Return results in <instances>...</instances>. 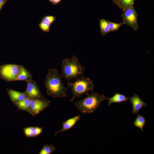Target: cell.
<instances>
[{
  "label": "cell",
  "mask_w": 154,
  "mask_h": 154,
  "mask_svg": "<svg viewBox=\"0 0 154 154\" xmlns=\"http://www.w3.org/2000/svg\"><path fill=\"white\" fill-rule=\"evenodd\" d=\"M60 74L56 68L49 69L44 84L47 94L54 98H63L67 95V89L62 83Z\"/></svg>",
  "instance_id": "1"
},
{
  "label": "cell",
  "mask_w": 154,
  "mask_h": 154,
  "mask_svg": "<svg viewBox=\"0 0 154 154\" xmlns=\"http://www.w3.org/2000/svg\"><path fill=\"white\" fill-rule=\"evenodd\" d=\"M61 68V76L66 80L75 79L84 75L85 70L78 58L74 55L63 59Z\"/></svg>",
  "instance_id": "2"
},
{
  "label": "cell",
  "mask_w": 154,
  "mask_h": 154,
  "mask_svg": "<svg viewBox=\"0 0 154 154\" xmlns=\"http://www.w3.org/2000/svg\"><path fill=\"white\" fill-rule=\"evenodd\" d=\"M86 94V96L76 102L74 104L76 108L83 114L94 112L100 106L101 103L106 99L105 96L96 92Z\"/></svg>",
  "instance_id": "3"
},
{
  "label": "cell",
  "mask_w": 154,
  "mask_h": 154,
  "mask_svg": "<svg viewBox=\"0 0 154 154\" xmlns=\"http://www.w3.org/2000/svg\"><path fill=\"white\" fill-rule=\"evenodd\" d=\"M67 85L71 89L72 95L70 100V102L81 97L85 93L93 92L94 86L92 80L84 75L76 78L73 82L68 81Z\"/></svg>",
  "instance_id": "4"
},
{
  "label": "cell",
  "mask_w": 154,
  "mask_h": 154,
  "mask_svg": "<svg viewBox=\"0 0 154 154\" xmlns=\"http://www.w3.org/2000/svg\"><path fill=\"white\" fill-rule=\"evenodd\" d=\"M122 10L121 16L124 24L129 26L134 31H137L139 28L138 14L133 5L127 6Z\"/></svg>",
  "instance_id": "5"
},
{
  "label": "cell",
  "mask_w": 154,
  "mask_h": 154,
  "mask_svg": "<svg viewBox=\"0 0 154 154\" xmlns=\"http://www.w3.org/2000/svg\"><path fill=\"white\" fill-rule=\"evenodd\" d=\"M20 69V65L4 64L0 66V77L7 81L15 80Z\"/></svg>",
  "instance_id": "6"
},
{
  "label": "cell",
  "mask_w": 154,
  "mask_h": 154,
  "mask_svg": "<svg viewBox=\"0 0 154 154\" xmlns=\"http://www.w3.org/2000/svg\"><path fill=\"white\" fill-rule=\"evenodd\" d=\"M50 103L46 99L31 98L28 112L33 116H37L47 108Z\"/></svg>",
  "instance_id": "7"
},
{
  "label": "cell",
  "mask_w": 154,
  "mask_h": 154,
  "mask_svg": "<svg viewBox=\"0 0 154 154\" xmlns=\"http://www.w3.org/2000/svg\"><path fill=\"white\" fill-rule=\"evenodd\" d=\"M27 87L25 92L31 98L46 99L41 93L36 82L33 80L26 81Z\"/></svg>",
  "instance_id": "8"
},
{
  "label": "cell",
  "mask_w": 154,
  "mask_h": 154,
  "mask_svg": "<svg viewBox=\"0 0 154 154\" xmlns=\"http://www.w3.org/2000/svg\"><path fill=\"white\" fill-rule=\"evenodd\" d=\"M81 116L78 115L69 118L62 123V126L59 130L56 131L54 136L58 134L64 132L72 128L80 119Z\"/></svg>",
  "instance_id": "9"
},
{
  "label": "cell",
  "mask_w": 154,
  "mask_h": 154,
  "mask_svg": "<svg viewBox=\"0 0 154 154\" xmlns=\"http://www.w3.org/2000/svg\"><path fill=\"white\" fill-rule=\"evenodd\" d=\"M129 100L133 108L132 113L133 114H138L139 111L143 107H145L147 104L141 100L137 94L135 93L129 98Z\"/></svg>",
  "instance_id": "10"
},
{
  "label": "cell",
  "mask_w": 154,
  "mask_h": 154,
  "mask_svg": "<svg viewBox=\"0 0 154 154\" xmlns=\"http://www.w3.org/2000/svg\"><path fill=\"white\" fill-rule=\"evenodd\" d=\"M6 90L11 100L14 103L21 101L28 97L25 92H19L12 89Z\"/></svg>",
  "instance_id": "11"
},
{
  "label": "cell",
  "mask_w": 154,
  "mask_h": 154,
  "mask_svg": "<svg viewBox=\"0 0 154 154\" xmlns=\"http://www.w3.org/2000/svg\"><path fill=\"white\" fill-rule=\"evenodd\" d=\"M31 80V73L23 66L20 65V71L15 80H25L26 82Z\"/></svg>",
  "instance_id": "12"
},
{
  "label": "cell",
  "mask_w": 154,
  "mask_h": 154,
  "mask_svg": "<svg viewBox=\"0 0 154 154\" xmlns=\"http://www.w3.org/2000/svg\"><path fill=\"white\" fill-rule=\"evenodd\" d=\"M106 99L108 101V106H110L113 103H119L126 101L129 99L124 95L117 92L113 96L110 98L106 97Z\"/></svg>",
  "instance_id": "13"
},
{
  "label": "cell",
  "mask_w": 154,
  "mask_h": 154,
  "mask_svg": "<svg viewBox=\"0 0 154 154\" xmlns=\"http://www.w3.org/2000/svg\"><path fill=\"white\" fill-rule=\"evenodd\" d=\"M31 99V98L28 97L14 104L19 110L29 112Z\"/></svg>",
  "instance_id": "14"
},
{
  "label": "cell",
  "mask_w": 154,
  "mask_h": 154,
  "mask_svg": "<svg viewBox=\"0 0 154 154\" xmlns=\"http://www.w3.org/2000/svg\"><path fill=\"white\" fill-rule=\"evenodd\" d=\"M99 24L101 34L102 36H105L107 33L110 32L109 21L102 18L99 20Z\"/></svg>",
  "instance_id": "15"
},
{
  "label": "cell",
  "mask_w": 154,
  "mask_h": 154,
  "mask_svg": "<svg viewBox=\"0 0 154 154\" xmlns=\"http://www.w3.org/2000/svg\"><path fill=\"white\" fill-rule=\"evenodd\" d=\"M146 122L145 117L137 114L136 118L133 122V124L134 126L140 129L143 132V127Z\"/></svg>",
  "instance_id": "16"
},
{
  "label": "cell",
  "mask_w": 154,
  "mask_h": 154,
  "mask_svg": "<svg viewBox=\"0 0 154 154\" xmlns=\"http://www.w3.org/2000/svg\"><path fill=\"white\" fill-rule=\"evenodd\" d=\"M56 149V148L52 145L45 144L43 146L39 154H50L54 152Z\"/></svg>",
  "instance_id": "17"
},
{
  "label": "cell",
  "mask_w": 154,
  "mask_h": 154,
  "mask_svg": "<svg viewBox=\"0 0 154 154\" xmlns=\"http://www.w3.org/2000/svg\"><path fill=\"white\" fill-rule=\"evenodd\" d=\"M124 24V23L123 21L119 23H117L109 21V25L110 32L117 31Z\"/></svg>",
  "instance_id": "18"
},
{
  "label": "cell",
  "mask_w": 154,
  "mask_h": 154,
  "mask_svg": "<svg viewBox=\"0 0 154 154\" xmlns=\"http://www.w3.org/2000/svg\"><path fill=\"white\" fill-rule=\"evenodd\" d=\"M51 25L44 21H41L38 26L44 32L49 33Z\"/></svg>",
  "instance_id": "19"
},
{
  "label": "cell",
  "mask_w": 154,
  "mask_h": 154,
  "mask_svg": "<svg viewBox=\"0 0 154 154\" xmlns=\"http://www.w3.org/2000/svg\"><path fill=\"white\" fill-rule=\"evenodd\" d=\"M135 0H121L118 7L122 10L130 5H133Z\"/></svg>",
  "instance_id": "20"
},
{
  "label": "cell",
  "mask_w": 154,
  "mask_h": 154,
  "mask_svg": "<svg viewBox=\"0 0 154 154\" xmlns=\"http://www.w3.org/2000/svg\"><path fill=\"white\" fill-rule=\"evenodd\" d=\"M24 134L27 137H34V127H25L23 129Z\"/></svg>",
  "instance_id": "21"
},
{
  "label": "cell",
  "mask_w": 154,
  "mask_h": 154,
  "mask_svg": "<svg viewBox=\"0 0 154 154\" xmlns=\"http://www.w3.org/2000/svg\"><path fill=\"white\" fill-rule=\"evenodd\" d=\"M56 20V16L47 15L43 17L41 21H45L51 25Z\"/></svg>",
  "instance_id": "22"
},
{
  "label": "cell",
  "mask_w": 154,
  "mask_h": 154,
  "mask_svg": "<svg viewBox=\"0 0 154 154\" xmlns=\"http://www.w3.org/2000/svg\"><path fill=\"white\" fill-rule=\"evenodd\" d=\"M8 0H0V12L4 5Z\"/></svg>",
  "instance_id": "23"
},
{
  "label": "cell",
  "mask_w": 154,
  "mask_h": 154,
  "mask_svg": "<svg viewBox=\"0 0 154 154\" xmlns=\"http://www.w3.org/2000/svg\"><path fill=\"white\" fill-rule=\"evenodd\" d=\"M113 3L118 7L119 5L121 0H112Z\"/></svg>",
  "instance_id": "24"
},
{
  "label": "cell",
  "mask_w": 154,
  "mask_h": 154,
  "mask_svg": "<svg viewBox=\"0 0 154 154\" xmlns=\"http://www.w3.org/2000/svg\"><path fill=\"white\" fill-rule=\"evenodd\" d=\"M62 0H54L52 3L53 5H56L60 3Z\"/></svg>",
  "instance_id": "25"
},
{
  "label": "cell",
  "mask_w": 154,
  "mask_h": 154,
  "mask_svg": "<svg viewBox=\"0 0 154 154\" xmlns=\"http://www.w3.org/2000/svg\"><path fill=\"white\" fill-rule=\"evenodd\" d=\"M54 0H48L49 1L50 3H52Z\"/></svg>",
  "instance_id": "26"
}]
</instances>
